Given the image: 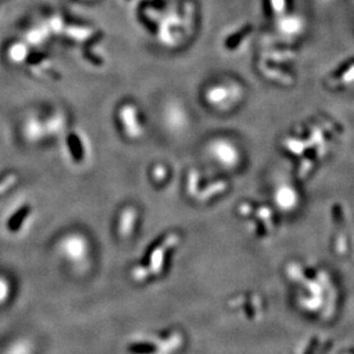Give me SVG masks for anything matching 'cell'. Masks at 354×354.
<instances>
[{"instance_id":"cell-1","label":"cell","mask_w":354,"mask_h":354,"mask_svg":"<svg viewBox=\"0 0 354 354\" xmlns=\"http://www.w3.org/2000/svg\"><path fill=\"white\" fill-rule=\"evenodd\" d=\"M62 249L68 258L74 261H80L85 257L87 252L86 242L83 237L71 236L66 239L62 244Z\"/></svg>"},{"instance_id":"cell-2","label":"cell","mask_w":354,"mask_h":354,"mask_svg":"<svg viewBox=\"0 0 354 354\" xmlns=\"http://www.w3.org/2000/svg\"><path fill=\"white\" fill-rule=\"evenodd\" d=\"M134 218H136V211H134L132 207L127 209V210L124 211L123 214H122V219H120V234L123 235V236H127V235L130 234L131 231H132Z\"/></svg>"},{"instance_id":"cell-3","label":"cell","mask_w":354,"mask_h":354,"mask_svg":"<svg viewBox=\"0 0 354 354\" xmlns=\"http://www.w3.org/2000/svg\"><path fill=\"white\" fill-rule=\"evenodd\" d=\"M28 214H29V209H28V207H26L24 210H21L20 212H19V214H17V216L10 221V224H8L10 230H12V231H17V230H19L21 223L27 218Z\"/></svg>"},{"instance_id":"cell-4","label":"cell","mask_w":354,"mask_h":354,"mask_svg":"<svg viewBox=\"0 0 354 354\" xmlns=\"http://www.w3.org/2000/svg\"><path fill=\"white\" fill-rule=\"evenodd\" d=\"M17 176L10 174L8 177L5 178L3 181H0V194H3L5 192L8 191L12 186L17 183Z\"/></svg>"},{"instance_id":"cell-5","label":"cell","mask_w":354,"mask_h":354,"mask_svg":"<svg viewBox=\"0 0 354 354\" xmlns=\"http://www.w3.org/2000/svg\"><path fill=\"white\" fill-rule=\"evenodd\" d=\"M279 201H280L281 205H290V203L292 205L295 201L292 192L289 191V189H284V191L281 192Z\"/></svg>"},{"instance_id":"cell-6","label":"cell","mask_w":354,"mask_h":354,"mask_svg":"<svg viewBox=\"0 0 354 354\" xmlns=\"http://www.w3.org/2000/svg\"><path fill=\"white\" fill-rule=\"evenodd\" d=\"M8 295H10V286H8L5 279L0 277V304L6 301Z\"/></svg>"},{"instance_id":"cell-7","label":"cell","mask_w":354,"mask_h":354,"mask_svg":"<svg viewBox=\"0 0 354 354\" xmlns=\"http://www.w3.org/2000/svg\"><path fill=\"white\" fill-rule=\"evenodd\" d=\"M10 354H29V348H24V345H17V348L10 350Z\"/></svg>"}]
</instances>
